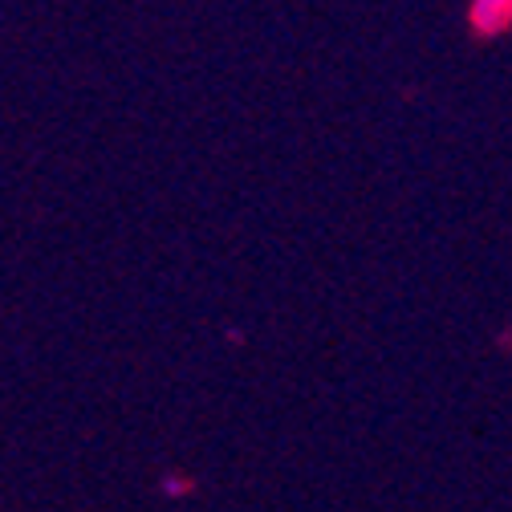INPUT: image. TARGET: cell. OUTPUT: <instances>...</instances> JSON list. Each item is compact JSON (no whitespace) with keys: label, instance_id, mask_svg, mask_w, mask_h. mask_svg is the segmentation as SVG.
<instances>
[{"label":"cell","instance_id":"1","mask_svg":"<svg viewBox=\"0 0 512 512\" xmlns=\"http://www.w3.org/2000/svg\"><path fill=\"white\" fill-rule=\"evenodd\" d=\"M468 25L476 37H500L512 29V0H468Z\"/></svg>","mask_w":512,"mask_h":512}]
</instances>
